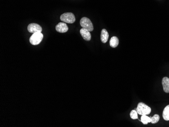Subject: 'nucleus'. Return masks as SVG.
<instances>
[{"mask_svg": "<svg viewBox=\"0 0 169 127\" xmlns=\"http://www.w3.org/2000/svg\"><path fill=\"white\" fill-rule=\"evenodd\" d=\"M137 112L140 115H147L151 113V107L142 102H140L137 107Z\"/></svg>", "mask_w": 169, "mask_h": 127, "instance_id": "nucleus-1", "label": "nucleus"}, {"mask_svg": "<svg viewBox=\"0 0 169 127\" xmlns=\"http://www.w3.org/2000/svg\"><path fill=\"white\" fill-rule=\"evenodd\" d=\"M80 25L84 28L87 29L89 32L93 31L94 28L91 21L87 17H84L80 20Z\"/></svg>", "mask_w": 169, "mask_h": 127, "instance_id": "nucleus-2", "label": "nucleus"}, {"mask_svg": "<svg viewBox=\"0 0 169 127\" xmlns=\"http://www.w3.org/2000/svg\"><path fill=\"white\" fill-rule=\"evenodd\" d=\"M60 20L64 23H73L75 22V18L74 14L68 12L61 15L60 16Z\"/></svg>", "mask_w": 169, "mask_h": 127, "instance_id": "nucleus-3", "label": "nucleus"}, {"mask_svg": "<svg viewBox=\"0 0 169 127\" xmlns=\"http://www.w3.org/2000/svg\"><path fill=\"white\" fill-rule=\"evenodd\" d=\"M43 38V34L41 33H34L32 34L29 38V42L33 45H37L40 44Z\"/></svg>", "mask_w": 169, "mask_h": 127, "instance_id": "nucleus-4", "label": "nucleus"}, {"mask_svg": "<svg viewBox=\"0 0 169 127\" xmlns=\"http://www.w3.org/2000/svg\"><path fill=\"white\" fill-rule=\"evenodd\" d=\"M28 30L31 33H41L42 31V28L38 24L36 23H31L28 26Z\"/></svg>", "mask_w": 169, "mask_h": 127, "instance_id": "nucleus-5", "label": "nucleus"}, {"mask_svg": "<svg viewBox=\"0 0 169 127\" xmlns=\"http://www.w3.org/2000/svg\"><path fill=\"white\" fill-rule=\"evenodd\" d=\"M56 30L57 32L60 33H64L68 32L69 28L66 23H60L55 27Z\"/></svg>", "mask_w": 169, "mask_h": 127, "instance_id": "nucleus-6", "label": "nucleus"}, {"mask_svg": "<svg viewBox=\"0 0 169 127\" xmlns=\"http://www.w3.org/2000/svg\"><path fill=\"white\" fill-rule=\"evenodd\" d=\"M80 33L84 40H86L87 41H89L91 40V34L90 33V32L87 29L83 28L80 30Z\"/></svg>", "mask_w": 169, "mask_h": 127, "instance_id": "nucleus-7", "label": "nucleus"}, {"mask_svg": "<svg viewBox=\"0 0 169 127\" xmlns=\"http://www.w3.org/2000/svg\"><path fill=\"white\" fill-rule=\"evenodd\" d=\"M162 85L164 91L166 93H169V78L164 77L162 79Z\"/></svg>", "mask_w": 169, "mask_h": 127, "instance_id": "nucleus-8", "label": "nucleus"}, {"mask_svg": "<svg viewBox=\"0 0 169 127\" xmlns=\"http://www.w3.org/2000/svg\"><path fill=\"white\" fill-rule=\"evenodd\" d=\"M109 34L105 29H103L101 33V40L103 43H105L108 41Z\"/></svg>", "mask_w": 169, "mask_h": 127, "instance_id": "nucleus-9", "label": "nucleus"}, {"mask_svg": "<svg viewBox=\"0 0 169 127\" xmlns=\"http://www.w3.org/2000/svg\"><path fill=\"white\" fill-rule=\"evenodd\" d=\"M119 39L116 37H112L110 40V46L112 48H116V47L118 46V45H119Z\"/></svg>", "mask_w": 169, "mask_h": 127, "instance_id": "nucleus-10", "label": "nucleus"}, {"mask_svg": "<svg viewBox=\"0 0 169 127\" xmlns=\"http://www.w3.org/2000/svg\"><path fill=\"white\" fill-rule=\"evenodd\" d=\"M162 117L166 121L169 120V105H167L164 109L163 113H162Z\"/></svg>", "mask_w": 169, "mask_h": 127, "instance_id": "nucleus-11", "label": "nucleus"}, {"mask_svg": "<svg viewBox=\"0 0 169 127\" xmlns=\"http://www.w3.org/2000/svg\"><path fill=\"white\" fill-rule=\"evenodd\" d=\"M151 117H147L146 115H142L141 121L143 124H147L148 123H151Z\"/></svg>", "mask_w": 169, "mask_h": 127, "instance_id": "nucleus-12", "label": "nucleus"}, {"mask_svg": "<svg viewBox=\"0 0 169 127\" xmlns=\"http://www.w3.org/2000/svg\"><path fill=\"white\" fill-rule=\"evenodd\" d=\"M160 117L159 115L156 114L155 115H153V117L151 118V123L152 124L157 123V122H159L160 120Z\"/></svg>", "mask_w": 169, "mask_h": 127, "instance_id": "nucleus-13", "label": "nucleus"}, {"mask_svg": "<svg viewBox=\"0 0 169 127\" xmlns=\"http://www.w3.org/2000/svg\"><path fill=\"white\" fill-rule=\"evenodd\" d=\"M130 117L133 119H138V113L135 110H132L130 113Z\"/></svg>", "mask_w": 169, "mask_h": 127, "instance_id": "nucleus-14", "label": "nucleus"}]
</instances>
